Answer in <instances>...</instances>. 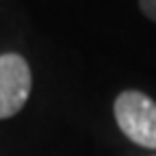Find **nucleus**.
Segmentation results:
<instances>
[{
  "label": "nucleus",
  "mask_w": 156,
  "mask_h": 156,
  "mask_svg": "<svg viewBox=\"0 0 156 156\" xmlns=\"http://www.w3.org/2000/svg\"><path fill=\"white\" fill-rule=\"evenodd\" d=\"M115 122L128 139L145 150H156V102L136 89L122 91L113 104Z\"/></svg>",
  "instance_id": "f257e3e1"
},
{
  "label": "nucleus",
  "mask_w": 156,
  "mask_h": 156,
  "mask_svg": "<svg viewBox=\"0 0 156 156\" xmlns=\"http://www.w3.org/2000/svg\"><path fill=\"white\" fill-rule=\"evenodd\" d=\"M33 87L28 61L22 54H0V119L13 117L26 104Z\"/></svg>",
  "instance_id": "f03ea898"
},
{
  "label": "nucleus",
  "mask_w": 156,
  "mask_h": 156,
  "mask_svg": "<svg viewBox=\"0 0 156 156\" xmlns=\"http://www.w3.org/2000/svg\"><path fill=\"white\" fill-rule=\"evenodd\" d=\"M139 7L147 20L156 22V0H139Z\"/></svg>",
  "instance_id": "7ed1b4c3"
},
{
  "label": "nucleus",
  "mask_w": 156,
  "mask_h": 156,
  "mask_svg": "<svg viewBox=\"0 0 156 156\" xmlns=\"http://www.w3.org/2000/svg\"><path fill=\"white\" fill-rule=\"evenodd\" d=\"M154 156H156V154H154Z\"/></svg>",
  "instance_id": "20e7f679"
}]
</instances>
